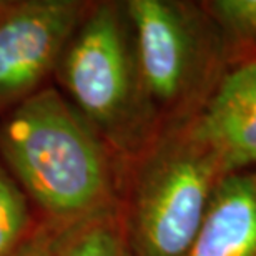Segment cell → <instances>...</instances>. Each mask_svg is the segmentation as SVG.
Here are the masks:
<instances>
[{"label":"cell","instance_id":"5","mask_svg":"<svg viewBox=\"0 0 256 256\" xmlns=\"http://www.w3.org/2000/svg\"><path fill=\"white\" fill-rule=\"evenodd\" d=\"M88 0H8L0 14V115L47 85Z\"/></svg>","mask_w":256,"mask_h":256},{"label":"cell","instance_id":"9","mask_svg":"<svg viewBox=\"0 0 256 256\" xmlns=\"http://www.w3.org/2000/svg\"><path fill=\"white\" fill-rule=\"evenodd\" d=\"M232 54L233 65L256 57V0H203Z\"/></svg>","mask_w":256,"mask_h":256},{"label":"cell","instance_id":"10","mask_svg":"<svg viewBox=\"0 0 256 256\" xmlns=\"http://www.w3.org/2000/svg\"><path fill=\"white\" fill-rule=\"evenodd\" d=\"M37 224L27 194L0 162V256H14Z\"/></svg>","mask_w":256,"mask_h":256},{"label":"cell","instance_id":"11","mask_svg":"<svg viewBox=\"0 0 256 256\" xmlns=\"http://www.w3.org/2000/svg\"><path fill=\"white\" fill-rule=\"evenodd\" d=\"M14 256H57V233L38 222L34 233Z\"/></svg>","mask_w":256,"mask_h":256},{"label":"cell","instance_id":"1","mask_svg":"<svg viewBox=\"0 0 256 256\" xmlns=\"http://www.w3.org/2000/svg\"><path fill=\"white\" fill-rule=\"evenodd\" d=\"M0 162L57 234L122 203L124 166L55 85L0 115Z\"/></svg>","mask_w":256,"mask_h":256},{"label":"cell","instance_id":"12","mask_svg":"<svg viewBox=\"0 0 256 256\" xmlns=\"http://www.w3.org/2000/svg\"><path fill=\"white\" fill-rule=\"evenodd\" d=\"M7 4H8V0H0V14L4 12L5 7H7Z\"/></svg>","mask_w":256,"mask_h":256},{"label":"cell","instance_id":"2","mask_svg":"<svg viewBox=\"0 0 256 256\" xmlns=\"http://www.w3.org/2000/svg\"><path fill=\"white\" fill-rule=\"evenodd\" d=\"M54 75L122 166L162 135L142 85L124 0L92 2Z\"/></svg>","mask_w":256,"mask_h":256},{"label":"cell","instance_id":"6","mask_svg":"<svg viewBox=\"0 0 256 256\" xmlns=\"http://www.w3.org/2000/svg\"><path fill=\"white\" fill-rule=\"evenodd\" d=\"M192 130L222 162L224 172L256 168V57L230 66Z\"/></svg>","mask_w":256,"mask_h":256},{"label":"cell","instance_id":"8","mask_svg":"<svg viewBox=\"0 0 256 256\" xmlns=\"http://www.w3.org/2000/svg\"><path fill=\"white\" fill-rule=\"evenodd\" d=\"M57 256H128L122 203L58 233Z\"/></svg>","mask_w":256,"mask_h":256},{"label":"cell","instance_id":"4","mask_svg":"<svg viewBox=\"0 0 256 256\" xmlns=\"http://www.w3.org/2000/svg\"><path fill=\"white\" fill-rule=\"evenodd\" d=\"M143 90L160 133L192 122L233 65L202 2L124 0Z\"/></svg>","mask_w":256,"mask_h":256},{"label":"cell","instance_id":"3","mask_svg":"<svg viewBox=\"0 0 256 256\" xmlns=\"http://www.w3.org/2000/svg\"><path fill=\"white\" fill-rule=\"evenodd\" d=\"M226 175L190 122L163 132L124 166L122 213L128 256H186Z\"/></svg>","mask_w":256,"mask_h":256},{"label":"cell","instance_id":"7","mask_svg":"<svg viewBox=\"0 0 256 256\" xmlns=\"http://www.w3.org/2000/svg\"><path fill=\"white\" fill-rule=\"evenodd\" d=\"M186 256H256V168L222 178Z\"/></svg>","mask_w":256,"mask_h":256}]
</instances>
